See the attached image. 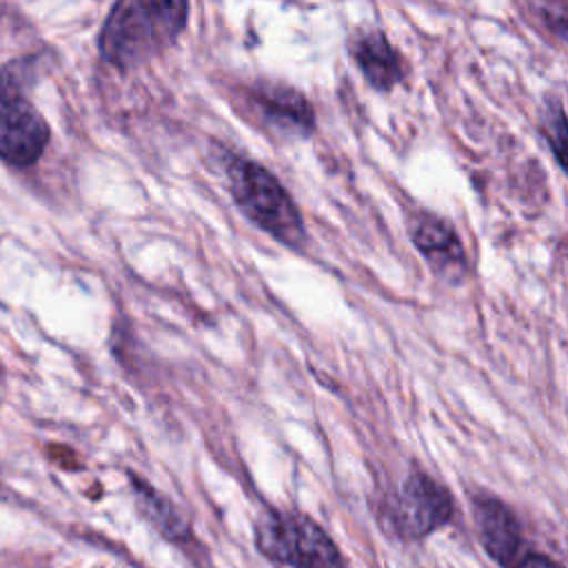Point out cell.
Returning <instances> with one entry per match:
<instances>
[{
  "label": "cell",
  "instance_id": "obj_5",
  "mask_svg": "<svg viewBox=\"0 0 568 568\" xmlns=\"http://www.w3.org/2000/svg\"><path fill=\"white\" fill-rule=\"evenodd\" d=\"M388 517L406 539H422L453 517L450 493L426 473H410L390 497Z\"/></svg>",
  "mask_w": 568,
  "mask_h": 568
},
{
  "label": "cell",
  "instance_id": "obj_9",
  "mask_svg": "<svg viewBox=\"0 0 568 568\" xmlns=\"http://www.w3.org/2000/svg\"><path fill=\"white\" fill-rule=\"evenodd\" d=\"M348 51L366 82L377 91H388L404 78L402 58L377 29L355 31L348 40Z\"/></svg>",
  "mask_w": 568,
  "mask_h": 568
},
{
  "label": "cell",
  "instance_id": "obj_6",
  "mask_svg": "<svg viewBox=\"0 0 568 568\" xmlns=\"http://www.w3.org/2000/svg\"><path fill=\"white\" fill-rule=\"evenodd\" d=\"M410 242L428 262L433 273L446 282H459L466 275V253L455 226L430 213L422 211L410 217Z\"/></svg>",
  "mask_w": 568,
  "mask_h": 568
},
{
  "label": "cell",
  "instance_id": "obj_8",
  "mask_svg": "<svg viewBox=\"0 0 568 568\" xmlns=\"http://www.w3.org/2000/svg\"><path fill=\"white\" fill-rule=\"evenodd\" d=\"M251 102L260 118L284 135H308L315 129L311 102L288 84L260 82L251 89Z\"/></svg>",
  "mask_w": 568,
  "mask_h": 568
},
{
  "label": "cell",
  "instance_id": "obj_12",
  "mask_svg": "<svg viewBox=\"0 0 568 568\" xmlns=\"http://www.w3.org/2000/svg\"><path fill=\"white\" fill-rule=\"evenodd\" d=\"M510 568H561V566L555 559L528 548Z\"/></svg>",
  "mask_w": 568,
  "mask_h": 568
},
{
  "label": "cell",
  "instance_id": "obj_2",
  "mask_svg": "<svg viewBox=\"0 0 568 568\" xmlns=\"http://www.w3.org/2000/svg\"><path fill=\"white\" fill-rule=\"evenodd\" d=\"M224 171L235 204L255 226L291 248L304 246L306 226L302 213L268 169L253 160L229 155Z\"/></svg>",
  "mask_w": 568,
  "mask_h": 568
},
{
  "label": "cell",
  "instance_id": "obj_10",
  "mask_svg": "<svg viewBox=\"0 0 568 568\" xmlns=\"http://www.w3.org/2000/svg\"><path fill=\"white\" fill-rule=\"evenodd\" d=\"M135 486V495H138V504L144 513V517L169 539H182L186 535V524L182 521L180 513L173 508V504L160 495L158 490H153L146 481L142 479H133Z\"/></svg>",
  "mask_w": 568,
  "mask_h": 568
},
{
  "label": "cell",
  "instance_id": "obj_1",
  "mask_svg": "<svg viewBox=\"0 0 568 568\" xmlns=\"http://www.w3.org/2000/svg\"><path fill=\"white\" fill-rule=\"evenodd\" d=\"M189 4L180 0H122L102 24V58L129 71L169 49L186 27Z\"/></svg>",
  "mask_w": 568,
  "mask_h": 568
},
{
  "label": "cell",
  "instance_id": "obj_3",
  "mask_svg": "<svg viewBox=\"0 0 568 568\" xmlns=\"http://www.w3.org/2000/svg\"><path fill=\"white\" fill-rule=\"evenodd\" d=\"M257 550L288 568H344L335 541L311 517L286 510H266L255 524Z\"/></svg>",
  "mask_w": 568,
  "mask_h": 568
},
{
  "label": "cell",
  "instance_id": "obj_7",
  "mask_svg": "<svg viewBox=\"0 0 568 568\" xmlns=\"http://www.w3.org/2000/svg\"><path fill=\"white\" fill-rule=\"evenodd\" d=\"M473 515L481 546L499 566L510 568L528 550L515 513L499 497L488 493L475 495Z\"/></svg>",
  "mask_w": 568,
  "mask_h": 568
},
{
  "label": "cell",
  "instance_id": "obj_4",
  "mask_svg": "<svg viewBox=\"0 0 568 568\" xmlns=\"http://www.w3.org/2000/svg\"><path fill=\"white\" fill-rule=\"evenodd\" d=\"M16 67L0 69V160L13 166L33 164L49 142V124L24 98Z\"/></svg>",
  "mask_w": 568,
  "mask_h": 568
},
{
  "label": "cell",
  "instance_id": "obj_11",
  "mask_svg": "<svg viewBox=\"0 0 568 568\" xmlns=\"http://www.w3.org/2000/svg\"><path fill=\"white\" fill-rule=\"evenodd\" d=\"M541 131L559 162L564 166V146H566V120H564V109L561 102H552L546 106V113L541 118Z\"/></svg>",
  "mask_w": 568,
  "mask_h": 568
}]
</instances>
